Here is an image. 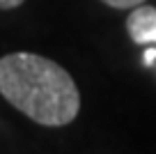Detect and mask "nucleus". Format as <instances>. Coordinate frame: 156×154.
I'll return each instance as SVG.
<instances>
[{
	"instance_id": "f257e3e1",
	"label": "nucleus",
	"mask_w": 156,
	"mask_h": 154,
	"mask_svg": "<svg viewBox=\"0 0 156 154\" xmlns=\"http://www.w3.org/2000/svg\"><path fill=\"white\" fill-rule=\"evenodd\" d=\"M0 94L37 124L62 127L78 115L80 94L67 69L34 53L0 58Z\"/></svg>"
},
{
	"instance_id": "f03ea898",
	"label": "nucleus",
	"mask_w": 156,
	"mask_h": 154,
	"mask_svg": "<svg viewBox=\"0 0 156 154\" xmlns=\"http://www.w3.org/2000/svg\"><path fill=\"white\" fill-rule=\"evenodd\" d=\"M126 30H129V37L140 46L156 44V7L138 5L126 19Z\"/></svg>"
},
{
	"instance_id": "7ed1b4c3",
	"label": "nucleus",
	"mask_w": 156,
	"mask_h": 154,
	"mask_svg": "<svg viewBox=\"0 0 156 154\" xmlns=\"http://www.w3.org/2000/svg\"><path fill=\"white\" fill-rule=\"evenodd\" d=\"M106 5L115 7V9H126V7H138V5H145V0H103Z\"/></svg>"
},
{
	"instance_id": "20e7f679",
	"label": "nucleus",
	"mask_w": 156,
	"mask_h": 154,
	"mask_svg": "<svg viewBox=\"0 0 156 154\" xmlns=\"http://www.w3.org/2000/svg\"><path fill=\"white\" fill-rule=\"evenodd\" d=\"M154 62H156V46H149V48H145V53H142V64H145V67H151Z\"/></svg>"
},
{
	"instance_id": "39448f33",
	"label": "nucleus",
	"mask_w": 156,
	"mask_h": 154,
	"mask_svg": "<svg viewBox=\"0 0 156 154\" xmlns=\"http://www.w3.org/2000/svg\"><path fill=\"white\" fill-rule=\"evenodd\" d=\"M21 2H23V0H0V7H2V9H14Z\"/></svg>"
}]
</instances>
